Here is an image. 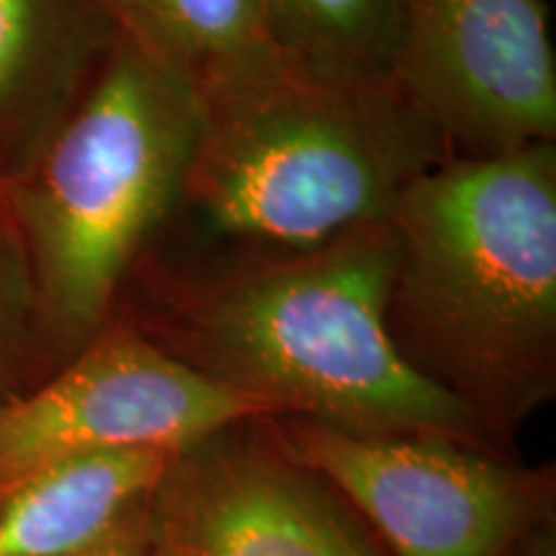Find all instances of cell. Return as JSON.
<instances>
[{"mask_svg": "<svg viewBox=\"0 0 556 556\" xmlns=\"http://www.w3.org/2000/svg\"><path fill=\"white\" fill-rule=\"evenodd\" d=\"M193 88L199 135L184 189L122 299L336 245L392 219L409 186L451 157L394 78L319 73L276 52Z\"/></svg>", "mask_w": 556, "mask_h": 556, "instance_id": "obj_1", "label": "cell"}, {"mask_svg": "<svg viewBox=\"0 0 556 556\" xmlns=\"http://www.w3.org/2000/svg\"><path fill=\"white\" fill-rule=\"evenodd\" d=\"M394 261L387 219L276 266L129 294L114 317L274 417L492 448L497 441L477 415L417 374L389 336Z\"/></svg>", "mask_w": 556, "mask_h": 556, "instance_id": "obj_2", "label": "cell"}, {"mask_svg": "<svg viewBox=\"0 0 556 556\" xmlns=\"http://www.w3.org/2000/svg\"><path fill=\"white\" fill-rule=\"evenodd\" d=\"M387 328L497 443L556 387V148L446 157L392 214Z\"/></svg>", "mask_w": 556, "mask_h": 556, "instance_id": "obj_3", "label": "cell"}, {"mask_svg": "<svg viewBox=\"0 0 556 556\" xmlns=\"http://www.w3.org/2000/svg\"><path fill=\"white\" fill-rule=\"evenodd\" d=\"M197 135L193 83L119 34L67 119L5 186L0 214L24 253L50 361L114 319L184 189Z\"/></svg>", "mask_w": 556, "mask_h": 556, "instance_id": "obj_4", "label": "cell"}, {"mask_svg": "<svg viewBox=\"0 0 556 556\" xmlns=\"http://www.w3.org/2000/svg\"><path fill=\"white\" fill-rule=\"evenodd\" d=\"M266 422L394 556H513L539 531L552 497L546 471L454 438L348 433L302 417Z\"/></svg>", "mask_w": 556, "mask_h": 556, "instance_id": "obj_5", "label": "cell"}, {"mask_svg": "<svg viewBox=\"0 0 556 556\" xmlns=\"http://www.w3.org/2000/svg\"><path fill=\"white\" fill-rule=\"evenodd\" d=\"M261 417L274 413L114 317L45 381L0 400V497L67 458L109 451L178 454Z\"/></svg>", "mask_w": 556, "mask_h": 556, "instance_id": "obj_6", "label": "cell"}, {"mask_svg": "<svg viewBox=\"0 0 556 556\" xmlns=\"http://www.w3.org/2000/svg\"><path fill=\"white\" fill-rule=\"evenodd\" d=\"M144 556H381L266 417L173 454L142 503Z\"/></svg>", "mask_w": 556, "mask_h": 556, "instance_id": "obj_7", "label": "cell"}, {"mask_svg": "<svg viewBox=\"0 0 556 556\" xmlns=\"http://www.w3.org/2000/svg\"><path fill=\"white\" fill-rule=\"evenodd\" d=\"M392 78L454 157L556 137L544 0H405Z\"/></svg>", "mask_w": 556, "mask_h": 556, "instance_id": "obj_8", "label": "cell"}, {"mask_svg": "<svg viewBox=\"0 0 556 556\" xmlns=\"http://www.w3.org/2000/svg\"><path fill=\"white\" fill-rule=\"evenodd\" d=\"M103 0H0V180L18 178L114 47Z\"/></svg>", "mask_w": 556, "mask_h": 556, "instance_id": "obj_9", "label": "cell"}, {"mask_svg": "<svg viewBox=\"0 0 556 556\" xmlns=\"http://www.w3.org/2000/svg\"><path fill=\"white\" fill-rule=\"evenodd\" d=\"M173 454L109 451L37 471L0 497V556H67L114 531Z\"/></svg>", "mask_w": 556, "mask_h": 556, "instance_id": "obj_10", "label": "cell"}, {"mask_svg": "<svg viewBox=\"0 0 556 556\" xmlns=\"http://www.w3.org/2000/svg\"><path fill=\"white\" fill-rule=\"evenodd\" d=\"M116 31L191 83L278 50L258 0H103Z\"/></svg>", "mask_w": 556, "mask_h": 556, "instance_id": "obj_11", "label": "cell"}, {"mask_svg": "<svg viewBox=\"0 0 556 556\" xmlns=\"http://www.w3.org/2000/svg\"><path fill=\"white\" fill-rule=\"evenodd\" d=\"M274 47L319 73L392 78L405 0H258Z\"/></svg>", "mask_w": 556, "mask_h": 556, "instance_id": "obj_12", "label": "cell"}, {"mask_svg": "<svg viewBox=\"0 0 556 556\" xmlns=\"http://www.w3.org/2000/svg\"><path fill=\"white\" fill-rule=\"evenodd\" d=\"M29 270L9 227H0V400L24 392V381L45 364Z\"/></svg>", "mask_w": 556, "mask_h": 556, "instance_id": "obj_13", "label": "cell"}, {"mask_svg": "<svg viewBox=\"0 0 556 556\" xmlns=\"http://www.w3.org/2000/svg\"><path fill=\"white\" fill-rule=\"evenodd\" d=\"M142 503H139L135 510H131L129 516L114 528V531H109L106 536L67 556H144Z\"/></svg>", "mask_w": 556, "mask_h": 556, "instance_id": "obj_14", "label": "cell"}, {"mask_svg": "<svg viewBox=\"0 0 556 556\" xmlns=\"http://www.w3.org/2000/svg\"><path fill=\"white\" fill-rule=\"evenodd\" d=\"M513 556H554V541L546 536L544 528H539L536 533H531L528 541L518 546V552Z\"/></svg>", "mask_w": 556, "mask_h": 556, "instance_id": "obj_15", "label": "cell"}, {"mask_svg": "<svg viewBox=\"0 0 556 556\" xmlns=\"http://www.w3.org/2000/svg\"><path fill=\"white\" fill-rule=\"evenodd\" d=\"M0 206H3V180H0ZM3 217V214H0Z\"/></svg>", "mask_w": 556, "mask_h": 556, "instance_id": "obj_16", "label": "cell"}, {"mask_svg": "<svg viewBox=\"0 0 556 556\" xmlns=\"http://www.w3.org/2000/svg\"><path fill=\"white\" fill-rule=\"evenodd\" d=\"M5 225V222H3V217H0V227H3Z\"/></svg>", "mask_w": 556, "mask_h": 556, "instance_id": "obj_17", "label": "cell"}]
</instances>
